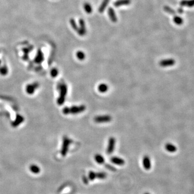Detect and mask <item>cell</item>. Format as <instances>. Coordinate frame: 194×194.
<instances>
[{
    "label": "cell",
    "mask_w": 194,
    "mask_h": 194,
    "mask_svg": "<svg viewBox=\"0 0 194 194\" xmlns=\"http://www.w3.org/2000/svg\"><path fill=\"white\" fill-rule=\"evenodd\" d=\"M86 106L84 105H81L79 106H74L71 107H66L64 109V113L65 114H77L83 113L86 110Z\"/></svg>",
    "instance_id": "1"
},
{
    "label": "cell",
    "mask_w": 194,
    "mask_h": 194,
    "mask_svg": "<svg viewBox=\"0 0 194 194\" xmlns=\"http://www.w3.org/2000/svg\"><path fill=\"white\" fill-rule=\"evenodd\" d=\"M112 118L110 115H102L95 116L93 120L95 123L103 124L107 123L111 121Z\"/></svg>",
    "instance_id": "2"
},
{
    "label": "cell",
    "mask_w": 194,
    "mask_h": 194,
    "mask_svg": "<svg viewBox=\"0 0 194 194\" xmlns=\"http://www.w3.org/2000/svg\"><path fill=\"white\" fill-rule=\"evenodd\" d=\"M79 24L80 27H78L76 32H77L79 36H84L87 34V28L84 20L82 18H80L79 20Z\"/></svg>",
    "instance_id": "3"
},
{
    "label": "cell",
    "mask_w": 194,
    "mask_h": 194,
    "mask_svg": "<svg viewBox=\"0 0 194 194\" xmlns=\"http://www.w3.org/2000/svg\"><path fill=\"white\" fill-rule=\"evenodd\" d=\"M115 139L114 137H111L108 140L107 147L106 149V153L108 154H111L113 153L115 149Z\"/></svg>",
    "instance_id": "4"
},
{
    "label": "cell",
    "mask_w": 194,
    "mask_h": 194,
    "mask_svg": "<svg viewBox=\"0 0 194 194\" xmlns=\"http://www.w3.org/2000/svg\"><path fill=\"white\" fill-rule=\"evenodd\" d=\"M176 62L175 59L172 58H168L161 60L159 62L160 66L163 67H170L174 65Z\"/></svg>",
    "instance_id": "5"
},
{
    "label": "cell",
    "mask_w": 194,
    "mask_h": 194,
    "mask_svg": "<svg viewBox=\"0 0 194 194\" xmlns=\"http://www.w3.org/2000/svg\"><path fill=\"white\" fill-rule=\"evenodd\" d=\"M108 15L109 16V17H110V19L111 20V21L112 22L116 23L117 21H118V17H117L115 12L113 8L110 7L108 8Z\"/></svg>",
    "instance_id": "6"
},
{
    "label": "cell",
    "mask_w": 194,
    "mask_h": 194,
    "mask_svg": "<svg viewBox=\"0 0 194 194\" xmlns=\"http://www.w3.org/2000/svg\"><path fill=\"white\" fill-rule=\"evenodd\" d=\"M142 164H143V166L144 168L146 170H147V171H148V170H149L151 168V167H152L151 161L150 158H149V157L148 156L145 155L143 157Z\"/></svg>",
    "instance_id": "7"
},
{
    "label": "cell",
    "mask_w": 194,
    "mask_h": 194,
    "mask_svg": "<svg viewBox=\"0 0 194 194\" xmlns=\"http://www.w3.org/2000/svg\"><path fill=\"white\" fill-rule=\"evenodd\" d=\"M71 142V141L67 138H65L64 141V144L62 150V154L63 156H65L68 151V148Z\"/></svg>",
    "instance_id": "8"
},
{
    "label": "cell",
    "mask_w": 194,
    "mask_h": 194,
    "mask_svg": "<svg viewBox=\"0 0 194 194\" xmlns=\"http://www.w3.org/2000/svg\"><path fill=\"white\" fill-rule=\"evenodd\" d=\"M67 93V87L65 85H63L61 88V94H60V97L59 99V103L60 104H62L65 100V98Z\"/></svg>",
    "instance_id": "9"
},
{
    "label": "cell",
    "mask_w": 194,
    "mask_h": 194,
    "mask_svg": "<svg viewBox=\"0 0 194 194\" xmlns=\"http://www.w3.org/2000/svg\"><path fill=\"white\" fill-rule=\"evenodd\" d=\"M111 162L113 163V164H115L116 165H123L125 163V161H124V159L116 156L112 157L111 159Z\"/></svg>",
    "instance_id": "10"
},
{
    "label": "cell",
    "mask_w": 194,
    "mask_h": 194,
    "mask_svg": "<svg viewBox=\"0 0 194 194\" xmlns=\"http://www.w3.org/2000/svg\"><path fill=\"white\" fill-rule=\"evenodd\" d=\"M131 3V0H118L114 3V6L119 7L124 6H128Z\"/></svg>",
    "instance_id": "11"
},
{
    "label": "cell",
    "mask_w": 194,
    "mask_h": 194,
    "mask_svg": "<svg viewBox=\"0 0 194 194\" xmlns=\"http://www.w3.org/2000/svg\"><path fill=\"white\" fill-rule=\"evenodd\" d=\"M110 0H103L98 8V11L100 13H103V12H104L106 7L108 6L109 3H110Z\"/></svg>",
    "instance_id": "12"
},
{
    "label": "cell",
    "mask_w": 194,
    "mask_h": 194,
    "mask_svg": "<svg viewBox=\"0 0 194 194\" xmlns=\"http://www.w3.org/2000/svg\"><path fill=\"white\" fill-rule=\"evenodd\" d=\"M182 7H192L194 6V0H182L180 3Z\"/></svg>",
    "instance_id": "13"
},
{
    "label": "cell",
    "mask_w": 194,
    "mask_h": 194,
    "mask_svg": "<svg viewBox=\"0 0 194 194\" xmlns=\"http://www.w3.org/2000/svg\"><path fill=\"white\" fill-rule=\"evenodd\" d=\"M165 149L169 153H175L177 149V147L174 144L170 143H168L165 145Z\"/></svg>",
    "instance_id": "14"
},
{
    "label": "cell",
    "mask_w": 194,
    "mask_h": 194,
    "mask_svg": "<svg viewBox=\"0 0 194 194\" xmlns=\"http://www.w3.org/2000/svg\"><path fill=\"white\" fill-rule=\"evenodd\" d=\"M108 90V86L105 83L99 84L98 86V90L100 93H106Z\"/></svg>",
    "instance_id": "15"
},
{
    "label": "cell",
    "mask_w": 194,
    "mask_h": 194,
    "mask_svg": "<svg viewBox=\"0 0 194 194\" xmlns=\"http://www.w3.org/2000/svg\"><path fill=\"white\" fill-rule=\"evenodd\" d=\"M84 9L85 11L88 14H91L93 11V8L90 3L86 2L84 4Z\"/></svg>",
    "instance_id": "16"
},
{
    "label": "cell",
    "mask_w": 194,
    "mask_h": 194,
    "mask_svg": "<svg viewBox=\"0 0 194 194\" xmlns=\"http://www.w3.org/2000/svg\"><path fill=\"white\" fill-rule=\"evenodd\" d=\"M94 160L96 163L98 164H102L105 162V159L104 157L99 154H97L94 156Z\"/></svg>",
    "instance_id": "17"
},
{
    "label": "cell",
    "mask_w": 194,
    "mask_h": 194,
    "mask_svg": "<svg viewBox=\"0 0 194 194\" xmlns=\"http://www.w3.org/2000/svg\"><path fill=\"white\" fill-rule=\"evenodd\" d=\"M173 21L178 26L182 25L183 23V19L179 16H174L173 17Z\"/></svg>",
    "instance_id": "18"
},
{
    "label": "cell",
    "mask_w": 194,
    "mask_h": 194,
    "mask_svg": "<svg viewBox=\"0 0 194 194\" xmlns=\"http://www.w3.org/2000/svg\"><path fill=\"white\" fill-rule=\"evenodd\" d=\"M76 57L79 60H83L86 58L85 54L82 51H78L76 52Z\"/></svg>",
    "instance_id": "19"
},
{
    "label": "cell",
    "mask_w": 194,
    "mask_h": 194,
    "mask_svg": "<svg viewBox=\"0 0 194 194\" xmlns=\"http://www.w3.org/2000/svg\"><path fill=\"white\" fill-rule=\"evenodd\" d=\"M163 9H164V10L165 12H166V13H168L169 14H171V15H174L176 14L175 11L174 10V9H173L172 8H171V7H169V6H164V8H163Z\"/></svg>",
    "instance_id": "20"
},
{
    "label": "cell",
    "mask_w": 194,
    "mask_h": 194,
    "mask_svg": "<svg viewBox=\"0 0 194 194\" xmlns=\"http://www.w3.org/2000/svg\"><path fill=\"white\" fill-rule=\"evenodd\" d=\"M96 179L104 180L107 177V174L104 172H100V173H96Z\"/></svg>",
    "instance_id": "21"
},
{
    "label": "cell",
    "mask_w": 194,
    "mask_h": 194,
    "mask_svg": "<svg viewBox=\"0 0 194 194\" xmlns=\"http://www.w3.org/2000/svg\"><path fill=\"white\" fill-rule=\"evenodd\" d=\"M30 171L34 174H38L40 172L39 168L36 165H32L30 167Z\"/></svg>",
    "instance_id": "22"
},
{
    "label": "cell",
    "mask_w": 194,
    "mask_h": 194,
    "mask_svg": "<svg viewBox=\"0 0 194 194\" xmlns=\"http://www.w3.org/2000/svg\"><path fill=\"white\" fill-rule=\"evenodd\" d=\"M70 23L71 26V27H72V28H73V29H74L76 31L77 30L78 28V27L77 26V23H76V21L75 20V19H74V18L70 19Z\"/></svg>",
    "instance_id": "23"
},
{
    "label": "cell",
    "mask_w": 194,
    "mask_h": 194,
    "mask_svg": "<svg viewBox=\"0 0 194 194\" xmlns=\"http://www.w3.org/2000/svg\"><path fill=\"white\" fill-rule=\"evenodd\" d=\"M88 179L91 181H93L94 179H96V173L93 171H90L88 175Z\"/></svg>",
    "instance_id": "24"
},
{
    "label": "cell",
    "mask_w": 194,
    "mask_h": 194,
    "mask_svg": "<svg viewBox=\"0 0 194 194\" xmlns=\"http://www.w3.org/2000/svg\"><path fill=\"white\" fill-rule=\"evenodd\" d=\"M106 167L107 168V169L110 170V171H116L115 168L110 164H106Z\"/></svg>",
    "instance_id": "25"
},
{
    "label": "cell",
    "mask_w": 194,
    "mask_h": 194,
    "mask_svg": "<svg viewBox=\"0 0 194 194\" xmlns=\"http://www.w3.org/2000/svg\"><path fill=\"white\" fill-rule=\"evenodd\" d=\"M83 181L85 184H88V178H87L86 176H83Z\"/></svg>",
    "instance_id": "26"
},
{
    "label": "cell",
    "mask_w": 194,
    "mask_h": 194,
    "mask_svg": "<svg viewBox=\"0 0 194 194\" xmlns=\"http://www.w3.org/2000/svg\"><path fill=\"white\" fill-rule=\"evenodd\" d=\"M178 11H179V13L180 14H182L183 11V10L182 8H180L179 9H178Z\"/></svg>",
    "instance_id": "27"
},
{
    "label": "cell",
    "mask_w": 194,
    "mask_h": 194,
    "mask_svg": "<svg viewBox=\"0 0 194 194\" xmlns=\"http://www.w3.org/2000/svg\"><path fill=\"white\" fill-rule=\"evenodd\" d=\"M144 194H150V193H148V192H146V193H144Z\"/></svg>",
    "instance_id": "28"
}]
</instances>
